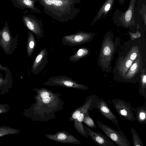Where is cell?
<instances>
[{
    "label": "cell",
    "mask_w": 146,
    "mask_h": 146,
    "mask_svg": "<svg viewBox=\"0 0 146 146\" xmlns=\"http://www.w3.org/2000/svg\"><path fill=\"white\" fill-rule=\"evenodd\" d=\"M46 14L61 23L72 21L80 9L76 7L81 0H38Z\"/></svg>",
    "instance_id": "6da1fadb"
},
{
    "label": "cell",
    "mask_w": 146,
    "mask_h": 146,
    "mask_svg": "<svg viewBox=\"0 0 146 146\" xmlns=\"http://www.w3.org/2000/svg\"><path fill=\"white\" fill-rule=\"evenodd\" d=\"M114 35L111 31L104 35L102 42L97 63L103 72L107 73L112 71L111 63L114 58L117 47L120 44V40L117 37L113 40Z\"/></svg>",
    "instance_id": "7a4b0ae2"
},
{
    "label": "cell",
    "mask_w": 146,
    "mask_h": 146,
    "mask_svg": "<svg viewBox=\"0 0 146 146\" xmlns=\"http://www.w3.org/2000/svg\"><path fill=\"white\" fill-rule=\"evenodd\" d=\"M95 35L93 33L79 31L76 33L63 36L62 43L65 46H75L91 41Z\"/></svg>",
    "instance_id": "3957f363"
},
{
    "label": "cell",
    "mask_w": 146,
    "mask_h": 146,
    "mask_svg": "<svg viewBox=\"0 0 146 146\" xmlns=\"http://www.w3.org/2000/svg\"><path fill=\"white\" fill-rule=\"evenodd\" d=\"M98 125L110 139L119 146H131L129 141L120 129L116 130L97 120Z\"/></svg>",
    "instance_id": "277c9868"
},
{
    "label": "cell",
    "mask_w": 146,
    "mask_h": 146,
    "mask_svg": "<svg viewBox=\"0 0 146 146\" xmlns=\"http://www.w3.org/2000/svg\"><path fill=\"white\" fill-rule=\"evenodd\" d=\"M43 84L52 86H60L82 90H86L90 89L88 86L78 84L71 77L66 76L51 77Z\"/></svg>",
    "instance_id": "5b68a950"
},
{
    "label": "cell",
    "mask_w": 146,
    "mask_h": 146,
    "mask_svg": "<svg viewBox=\"0 0 146 146\" xmlns=\"http://www.w3.org/2000/svg\"><path fill=\"white\" fill-rule=\"evenodd\" d=\"M133 62L122 53H119L113 71V79L117 82H121L123 76Z\"/></svg>",
    "instance_id": "8992f818"
},
{
    "label": "cell",
    "mask_w": 146,
    "mask_h": 146,
    "mask_svg": "<svg viewBox=\"0 0 146 146\" xmlns=\"http://www.w3.org/2000/svg\"><path fill=\"white\" fill-rule=\"evenodd\" d=\"M142 66V58L141 52L123 76L121 82L135 84L139 82Z\"/></svg>",
    "instance_id": "52a82bcc"
},
{
    "label": "cell",
    "mask_w": 146,
    "mask_h": 146,
    "mask_svg": "<svg viewBox=\"0 0 146 146\" xmlns=\"http://www.w3.org/2000/svg\"><path fill=\"white\" fill-rule=\"evenodd\" d=\"M95 94H92L88 96L86 99L84 104L81 106L82 109L78 115L76 119L74 121V126L76 131L84 137L88 138L85 131H84L82 121L84 115L88 111L92 104L94 100L96 97Z\"/></svg>",
    "instance_id": "ba28073f"
},
{
    "label": "cell",
    "mask_w": 146,
    "mask_h": 146,
    "mask_svg": "<svg viewBox=\"0 0 146 146\" xmlns=\"http://www.w3.org/2000/svg\"><path fill=\"white\" fill-rule=\"evenodd\" d=\"M113 106L118 114L127 120L131 121L136 120L130 101L129 103L119 98L112 100Z\"/></svg>",
    "instance_id": "9c48e42d"
},
{
    "label": "cell",
    "mask_w": 146,
    "mask_h": 146,
    "mask_svg": "<svg viewBox=\"0 0 146 146\" xmlns=\"http://www.w3.org/2000/svg\"><path fill=\"white\" fill-rule=\"evenodd\" d=\"M99 96H97L90 108L89 110H92L93 108L98 109L102 115L115 124L118 129H120L118 125V120L107 103L104 100L99 98Z\"/></svg>",
    "instance_id": "30bf717a"
},
{
    "label": "cell",
    "mask_w": 146,
    "mask_h": 146,
    "mask_svg": "<svg viewBox=\"0 0 146 146\" xmlns=\"http://www.w3.org/2000/svg\"><path fill=\"white\" fill-rule=\"evenodd\" d=\"M23 19L26 27L36 35L38 40L44 37L41 20L38 19L35 15H31L24 16Z\"/></svg>",
    "instance_id": "8fae6325"
},
{
    "label": "cell",
    "mask_w": 146,
    "mask_h": 146,
    "mask_svg": "<svg viewBox=\"0 0 146 146\" xmlns=\"http://www.w3.org/2000/svg\"><path fill=\"white\" fill-rule=\"evenodd\" d=\"M48 52L45 48L42 49L35 58L32 66L31 72L38 75L45 68L48 62Z\"/></svg>",
    "instance_id": "7c38bea8"
},
{
    "label": "cell",
    "mask_w": 146,
    "mask_h": 146,
    "mask_svg": "<svg viewBox=\"0 0 146 146\" xmlns=\"http://www.w3.org/2000/svg\"><path fill=\"white\" fill-rule=\"evenodd\" d=\"M136 1V0H130L128 9L121 14L119 17L120 23V26L128 28L135 25L133 14Z\"/></svg>",
    "instance_id": "4fadbf2b"
},
{
    "label": "cell",
    "mask_w": 146,
    "mask_h": 146,
    "mask_svg": "<svg viewBox=\"0 0 146 146\" xmlns=\"http://www.w3.org/2000/svg\"><path fill=\"white\" fill-rule=\"evenodd\" d=\"M49 139L59 142L75 144H79L81 142L72 134L65 131H60L53 135L45 134Z\"/></svg>",
    "instance_id": "5bb4252c"
},
{
    "label": "cell",
    "mask_w": 146,
    "mask_h": 146,
    "mask_svg": "<svg viewBox=\"0 0 146 146\" xmlns=\"http://www.w3.org/2000/svg\"><path fill=\"white\" fill-rule=\"evenodd\" d=\"M87 135L89 136L97 145L101 146H115L114 143L107 136L99 131L96 132L83 125Z\"/></svg>",
    "instance_id": "9a60e30c"
},
{
    "label": "cell",
    "mask_w": 146,
    "mask_h": 146,
    "mask_svg": "<svg viewBox=\"0 0 146 146\" xmlns=\"http://www.w3.org/2000/svg\"><path fill=\"white\" fill-rule=\"evenodd\" d=\"M130 40L124 43L125 48L123 54L128 57L133 62L139 56L140 53V45L138 42Z\"/></svg>",
    "instance_id": "2e32d148"
},
{
    "label": "cell",
    "mask_w": 146,
    "mask_h": 146,
    "mask_svg": "<svg viewBox=\"0 0 146 146\" xmlns=\"http://www.w3.org/2000/svg\"><path fill=\"white\" fill-rule=\"evenodd\" d=\"M115 0H106L101 7L92 22L93 25L102 17H104L108 12L111 9Z\"/></svg>",
    "instance_id": "e0dca14e"
},
{
    "label": "cell",
    "mask_w": 146,
    "mask_h": 146,
    "mask_svg": "<svg viewBox=\"0 0 146 146\" xmlns=\"http://www.w3.org/2000/svg\"><path fill=\"white\" fill-rule=\"evenodd\" d=\"M90 51V50L88 48L84 47L79 48L72 55L69 57L68 59L70 62H77L89 56Z\"/></svg>",
    "instance_id": "ac0fdd59"
},
{
    "label": "cell",
    "mask_w": 146,
    "mask_h": 146,
    "mask_svg": "<svg viewBox=\"0 0 146 146\" xmlns=\"http://www.w3.org/2000/svg\"><path fill=\"white\" fill-rule=\"evenodd\" d=\"M17 4L23 9L27 8L36 14H42L41 10L35 6V3L38 0H15Z\"/></svg>",
    "instance_id": "d6986e66"
},
{
    "label": "cell",
    "mask_w": 146,
    "mask_h": 146,
    "mask_svg": "<svg viewBox=\"0 0 146 146\" xmlns=\"http://www.w3.org/2000/svg\"><path fill=\"white\" fill-rule=\"evenodd\" d=\"M145 105L139 106L136 108L133 107V111H135L136 119L139 123L142 124H146V104Z\"/></svg>",
    "instance_id": "ffe728a7"
},
{
    "label": "cell",
    "mask_w": 146,
    "mask_h": 146,
    "mask_svg": "<svg viewBox=\"0 0 146 146\" xmlns=\"http://www.w3.org/2000/svg\"><path fill=\"white\" fill-rule=\"evenodd\" d=\"M139 91L140 94L146 99V74L145 69H142L139 80Z\"/></svg>",
    "instance_id": "44dd1931"
},
{
    "label": "cell",
    "mask_w": 146,
    "mask_h": 146,
    "mask_svg": "<svg viewBox=\"0 0 146 146\" xmlns=\"http://www.w3.org/2000/svg\"><path fill=\"white\" fill-rule=\"evenodd\" d=\"M36 42L33 33L31 31L28 34L27 44V50L28 56L31 57L36 45Z\"/></svg>",
    "instance_id": "7402d4cb"
},
{
    "label": "cell",
    "mask_w": 146,
    "mask_h": 146,
    "mask_svg": "<svg viewBox=\"0 0 146 146\" xmlns=\"http://www.w3.org/2000/svg\"><path fill=\"white\" fill-rule=\"evenodd\" d=\"M133 146H144L142 141L135 130L131 128Z\"/></svg>",
    "instance_id": "603a6c76"
},
{
    "label": "cell",
    "mask_w": 146,
    "mask_h": 146,
    "mask_svg": "<svg viewBox=\"0 0 146 146\" xmlns=\"http://www.w3.org/2000/svg\"><path fill=\"white\" fill-rule=\"evenodd\" d=\"M89 111H87L85 114L82 123H85L89 127L96 129V124L94 121L90 116Z\"/></svg>",
    "instance_id": "cb8c5ba5"
},
{
    "label": "cell",
    "mask_w": 146,
    "mask_h": 146,
    "mask_svg": "<svg viewBox=\"0 0 146 146\" xmlns=\"http://www.w3.org/2000/svg\"><path fill=\"white\" fill-rule=\"evenodd\" d=\"M125 34H128L130 35L131 40H134L141 36V33L138 30L136 33H134L129 32Z\"/></svg>",
    "instance_id": "d4e9b609"
},
{
    "label": "cell",
    "mask_w": 146,
    "mask_h": 146,
    "mask_svg": "<svg viewBox=\"0 0 146 146\" xmlns=\"http://www.w3.org/2000/svg\"><path fill=\"white\" fill-rule=\"evenodd\" d=\"M7 29V27L4 28L2 32V36L4 41L7 42L10 39V36Z\"/></svg>",
    "instance_id": "484cf974"
},
{
    "label": "cell",
    "mask_w": 146,
    "mask_h": 146,
    "mask_svg": "<svg viewBox=\"0 0 146 146\" xmlns=\"http://www.w3.org/2000/svg\"><path fill=\"white\" fill-rule=\"evenodd\" d=\"M139 13L143 16L145 25H146V7L145 4H143L142 7L139 11Z\"/></svg>",
    "instance_id": "4316f807"
},
{
    "label": "cell",
    "mask_w": 146,
    "mask_h": 146,
    "mask_svg": "<svg viewBox=\"0 0 146 146\" xmlns=\"http://www.w3.org/2000/svg\"><path fill=\"white\" fill-rule=\"evenodd\" d=\"M51 96L46 97L43 98H40V103L42 102L43 103L47 104L49 103L51 101Z\"/></svg>",
    "instance_id": "83f0119b"
},
{
    "label": "cell",
    "mask_w": 146,
    "mask_h": 146,
    "mask_svg": "<svg viewBox=\"0 0 146 146\" xmlns=\"http://www.w3.org/2000/svg\"><path fill=\"white\" fill-rule=\"evenodd\" d=\"M125 1V0H119V2L120 4L122 5L124 3Z\"/></svg>",
    "instance_id": "f1b7e54d"
},
{
    "label": "cell",
    "mask_w": 146,
    "mask_h": 146,
    "mask_svg": "<svg viewBox=\"0 0 146 146\" xmlns=\"http://www.w3.org/2000/svg\"><path fill=\"white\" fill-rule=\"evenodd\" d=\"M0 112H1V111L0 110Z\"/></svg>",
    "instance_id": "f546056e"
}]
</instances>
